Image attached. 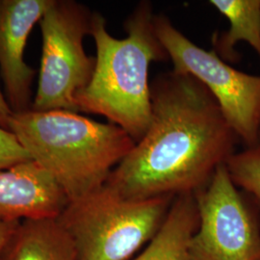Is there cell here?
<instances>
[{"label": "cell", "instance_id": "cell-1", "mask_svg": "<svg viewBox=\"0 0 260 260\" xmlns=\"http://www.w3.org/2000/svg\"><path fill=\"white\" fill-rule=\"evenodd\" d=\"M149 127L106 181L129 200L196 194L235 153L238 137L213 95L175 71L150 83Z\"/></svg>", "mask_w": 260, "mask_h": 260}, {"label": "cell", "instance_id": "cell-2", "mask_svg": "<svg viewBox=\"0 0 260 260\" xmlns=\"http://www.w3.org/2000/svg\"><path fill=\"white\" fill-rule=\"evenodd\" d=\"M154 16L150 2H140L124 22L127 36L116 39L103 16L93 13L90 35L96 47L95 66L90 82L75 98L79 112L107 118L135 143L151 119L149 68L169 58L155 33Z\"/></svg>", "mask_w": 260, "mask_h": 260}, {"label": "cell", "instance_id": "cell-3", "mask_svg": "<svg viewBox=\"0 0 260 260\" xmlns=\"http://www.w3.org/2000/svg\"><path fill=\"white\" fill-rule=\"evenodd\" d=\"M8 129L55 179L69 203L103 187L135 145L112 122L65 110L13 113Z\"/></svg>", "mask_w": 260, "mask_h": 260}, {"label": "cell", "instance_id": "cell-4", "mask_svg": "<svg viewBox=\"0 0 260 260\" xmlns=\"http://www.w3.org/2000/svg\"><path fill=\"white\" fill-rule=\"evenodd\" d=\"M176 197L129 200L104 184L57 217L78 260H130L157 233Z\"/></svg>", "mask_w": 260, "mask_h": 260}, {"label": "cell", "instance_id": "cell-5", "mask_svg": "<svg viewBox=\"0 0 260 260\" xmlns=\"http://www.w3.org/2000/svg\"><path fill=\"white\" fill-rule=\"evenodd\" d=\"M154 29L173 63V71L191 75L219 104L225 120L247 149L258 147L260 76L224 62L217 52L198 47L165 15L154 16Z\"/></svg>", "mask_w": 260, "mask_h": 260}, {"label": "cell", "instance_id": "cell-6", "mask_svg": "<svg viewBox=\"0 0 260 260\" xmlns=\"http://www.w3.org/2000/svg\"><path fill=\"white\" fill-rule=\"evenodd\" d=\"M93 14L75 1L55 0L40 20L43 53L31 110L79 112L76 94L90 82L95 66V57L87 55L83 46Z\"/></svg>", "mask_w": 260, "mask_h": 260}, {"label": "cell", "instance_id": "cell-7", "mask_svg": "<svg viewBox=\"0 0 260 260\" xmlns=\"http://www.w3.org/2000/svg\"><path fill=\"white\" fill-rule=\"evenodd\" d=\"M194 195L200 222L190 242L192 259L260 260L258 219L225 164Z\"/></svg>", "mask_w": 260, "mask_h": 260}, {"label": "cell", "instance_id": "cell-8", "mask_svg": "<svg viewBox=\"0 0 260 260\" xmlns=\"http://www.w3.org/2000/svg\"><path fill=\"white\" fill-rule=\"evenodd\" d=\"M55 0H0V73L14 113L30 110L35 71L24 61L34 25Z\"/></svg>", "mask_w": 260, "mask_h": 260}, {"label": "cell", "instance_id": "cell-9", "mask_svg": "<svg viewBox=\"0 0 260 260\" xmlns=\"http://www.w3.org/2000/svg\"><path fill=\"white\" fill-rule=\"evenodd\" d=\"M68 204L62 188L35 161L0 170V218H57Z\"/></svg>", "mask_w": 260, "mask_h": 260}, {"label": "cell", "instance_id": "cell-10", "mask_svg": "<svg viewBox=\"0 0 260 260\" xmlns=\"http://www.w3.org/2000/svg\"><path fill=\"white\" fill-rule=\"evenodd\" d=\"M2 255L4 260H78L73 239L57 218L21 221Z\"/></svg>", "mask_w": 260, "mask_h": 260}, {"label": "cell", "instance_id": "cell-11", "mask_svg": "<svg viewBox=\"0 0 260 260\" xmlns=\"http://www.w3.org/2000/svg\"><path fill=\"white\" fill-rule=\"evenodd\" d=\"M199 222L195 195L177 196L157 233L138 255L130 260H193L190 242Z\"/></svg>", "mask_w": 260, "mask_h": 260}, {"label": "cell", "instance_id": "cell-12", "mask_svg": "<svg viewBox=\"0 0 260 260\" xmlns=\"http://www.w3.org/2000/svg\"><path fill=\"white\" fill-rule=\"evenodd\" d=\"M209 4L230 21V29L213 36L214 50L224 62L235 63V46L246 42L260 57V0H210Z\"/></svg>", "mask_w": 260, "mask_h": 260}, {"label": "cell", "instance_id": "cell-13", "mask_svg": "<svg viewBox=\"0 0 260 260\" xmlns=\"http://www.w3.org/2000/svg\"><path fill=\"white\" fill-rule=\"evenodd\" d=\"M225 166L234 184L251 196L260 211V149L235 152Z\"/></svg>", "mask_w": 260, "mask_h": 260}, {"label": "cell", "instance_id": "cell-14", "mask_svg": "<svg viewBox=\"0 0 260 260\" xmlns=\"http://www.w3.org/2000/svg\"><path fill=\"white\" fill-rule=\"evenodd\" d=\"M32 160L18 138L9 130L0 127V170Z\"/></svg>", "mask_w": 260, "mask_h": 260}, {"label": "cell", "instance_id": "cell-15", "mask_svg": "<svg viewBox=\"0 0 260 260\" xmlns=\"http://www.w3.org/2000/svg\"><path fill=\"white\" fill-rule=\"evenodd\" d=\"M21 221L0 218V255L6 250Z\"/></svg>", "mask_w": 260, "mask_h": 260}, {"label": "cell", "instance_id": "cell-16", "mask_svg": "<svg viewBox=\"0 0 260 260\" xmlns=\"http://www.w3.org/2000/svg\"><path fill=\"white\" fill-rule=\"evenodd\" d=\"M13 113L14 112L12 111L6 98L0 90V127L9 130L8 127L10 118L13 115Z\"/></svg>", "mask_w": 260, "mask_h": 260}, {"label": "cell", "instance_id": "cell-17", "mask_svg": "<svg viewBox=\"0 0 260 260\" xmlns=\"http://www.w3.org/2000/svg\"><path fill=\"white\" fill-rule=\"evenodd\" d=\"M257 148H259L260 149V127H259V135H258V147Z\"/></svg>", "mask_w": 260, "mask_h": 260}, {"label": "cell", "instance_id": "cell-18", "mask_svg": "<svg viewBox=\"0 0 260 260\" xmlns=\"http://www.w3.org/2000/svg\"><path fill=\"white\" fill-rule=\"evenodd\" d=\"M2 253H3V252H2ZM0 260H4L3 259V255H2V254L0 255Z\"/></svg>", "mask_w": 260, "mask_h": 260}]
</instances>
